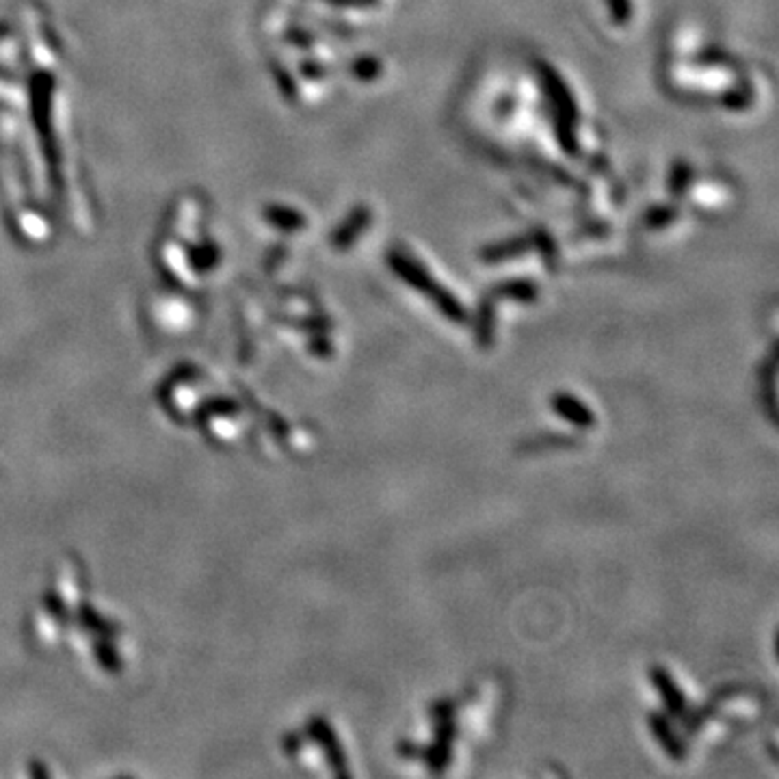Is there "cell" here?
Segmentation results:
<instances>
[{
    "label": "cell",
    "mask_w": 779,
    "mask_h": 779,
    "mask_svg": "<svg viewBox=\"0 0 779 779\" xmlns=\"http://www.w3.org/2000/svg\"><path fill=\"white\" fill-rule=\"evenodd\" d=\"M533 247V238H511L507 243L489 245L481 252V262L485 264H501L507 260H513L522 253H526Z\"/></svg>",
    "instance_id": "52a82bcc"
},
{
    "label": "cell",
    "mask_w": 779,
    "mask_h": 779,
    "mask_svg": "<svg viewBox=\"0 0 779 779\" xmlns=\"http://www.w3.org/2000/svg\"><path fill=\"white\" fill-rule=\"evenodd\" d=\"M533 247H539L543 252V258H546V262L550 264H555V260H557V247H555V243L550 241V237H548L546 232H537L535 237H533Z\"/></svg>",
    "instance_id": "e0dca14e"
},
{
    "label": "cell",
    "mask_w": 779,
    "mask_h": 779,
    "mask_svg": "<svg viewBox=\"0 0 779 779\" xmlns=\"http://www.w3.org/2000/svg\"><path fill=\"white\" fill-rule=\"evenodd\" d=\"M690 178H693V169L689 167V163H684V160H678V163L674 165V169H671V175H669V189H671V193L674 195H684V191L689 189V184H690Z\"/></svg>",
    "instance_id": "4fadbf2b"
},
{
    "label": "cell",
    "mask_w": 779,
    "mask_h": 779,
    "mask_svg": "<svg viewBox=\"0 0 779 779\" xmlns=\"http://www.w3.org/2000/svg\"><path fill=\"white\" fill-rule=\"evenodd\" d=\"M453 708H455V704L448 702V699H444V702H438L435 705H431V714H435L438 719L453 717Z\"/></svg>",
    "instance_id": "ffe728a7"
},
{
    "label": "cell",
    "mask_w": 779,
    "mask_h": 779,
    "mask_svg": "<svg viewBox=\"0 0 779 779\" xmlns=\"http://www.w3.org/2000/svg\"><path fill=\"white\" fill-rule=\"evenodd\" d=\"M315 734H316L318 741H321L323 749H325V752H327V758H330L331 767L336 768L338 775H349V773H347V768H345V756H342V749H340V744H338V741H336L334 732H331V729L327 728V725L323 723V721H316L315 723Z\"/></svg>",
    "instance_id": "8fae6325"
},
{
    "label": "cell",
    "mask_w": 779,
    "mask_h": 779,
    "mask_svg": "<svg viewBox=\"0 0 779 779\" xmlns=\"http://www.w3.org/2000/svg\"><path fill=\"white\" fill-rule=\"evenodd\" d=\"M539 74H541L543 87H546L552 105H557L558 141H561L563 150H565L567 154H576L578 144H576V135H574V124H576L578 111H576L574 96H572L565 82L561 81V76H558L550 66H543V63H539Z\"/></svg>",
    "instance_id": "6da1fadb"
},
{
    "label": "cell",
    "mask_w": 779,
    "mask_h": 779,
    "mask_svg": "<svg viewBox=\"0 0 779 779\" xmlns=\"http://www.w3.org/2000/svg\"><path fill=\"white\" fill-rule=\"evenodd\" d=\"M747 102H749V97L743 96V93H738V91L725 93V96L721 97V105L725 106V109H734V111L744 109V106H747Z\"/></svg>",
    "instance_id": "ac0fdd59"
},
{
    "label": "cell",
    "mask_w": 779,
    "mask_h": 779,
    "mask_svg": "<svg viewBox=\"0 0 779 779\" xmlns=\"http://www.w3.org/2000/svg\"><path fill=\"white\" fill-rule=\"evenodd\" d=\"M399 753H401V756H405V758H416V756H420V749H416L411 743H401L399 744Z\"/></svg>",
    "instance_id": "44dd1931"
},
{
    "label": "cell",
    "mask_w": 779,
    "mask_h": 779,
    "mask_svg": "<svg viewBox=\"0 0 779 779\" xmlns=\"http://www.w3.org/2000/svg\"><path fill=\"white\" fill-rule=\"evenodd\" d=\"M353 74L360 81H375L381 74V63L375 57H362L353 63Z\"/></svg>",
    "instance_id": "5bb4252c"
},
{
    "label": "cell",
    "mask_w": 779,
    "mask_h": 779,
    "mask_svg": "<svg viewBox=\"0 0 779 779\" xmlns=\"http://www.w3.org/2000/svg\"><path fill=\"white\" fill-rule=\"evenodd\" d=\"M650 682L651 687L658 690L660 699H663L665 708H667L671 717H682L687 713V697H684L682 689L678 687V682H675L674 675L667 669L660 667V665H654L650 669Z\"/></svg>",
    "instance_id": "3957f363"
},
{
    "label": "cell",
    "mask_w": 779,
    "mask_h": 779,
    "mask_svg": "<svg viewBox=\"0 0 779 779\" xmlns=\"http://www.w3.org/2000/svg\"><path fill=\"white\" fill-rule=\"evenodd\" d=\"M675 217H678V210H674L671 206H660V208H651L650 213L645 214V223H648V228L651 230L665 228V225H669Z\"/></svg>",
    "instance_id": "9a60e30c"
},
{
    "label": "cell",
    "mask_w": 779,
    "mask_h": 779,
    "mask_svg": "<svg viewBox=\"0 0 779 779\" xmlns=\"http://www.w3.org/2000/svg\"><path fill=\"white\" fill-rule=\"evenodd\" d=\"M494 327H496V312H494V299L487 295L479 303L477 312V345L481 349H489L492 347Z\"/></svg>",
    "instance_id": "9c48e42d"
},
{
    "label": "cell",
    "mask_w": 779,
    "mask_h": 779,
    "mask_svg": "<svg viewBox=\"0 0 779 779\" xmlns=\"http://www.w3.org/2000/svg\"><path fill=\"white\" fill-rule=\"evenodd\" d=\"M427 297L435 303V306H438V310L442 312V315L448 318V321H453V323L468 321V312H465L464 303L459 301V299L455 297L453 292L446 291L444 286H440V284H435L433 291H431Z\"/></svg>",
    "instance_id": "ba28073f"
},
{
    "label": "cell",
    "mask_w": 779,
    "mask_h": 779,
    "mask_svg": "<svg viewBox=\"0 0 779 779\" xmlns=\"http://www.w3.org/2000/svg\"><path fill=\"white\" fill-rule=\"evenodd\" d=\"M450 747H453V744L435 741L433 744H429L425 752H420V756L425 758V764H427V768L431 773H442L444 768L448 767L450 753H453L450 752Z\"/></svg>",
    "instance_id": "7c38bea8"
},
{
    "label": "cell",
    "mask_w": 779,
    "mask_h": 779,
    "mask_svg": "<svg viewBox=\"0 0 779 779\" xmlns=\"http://www.w3.org/2000/svg\"><path fill=\"white\" fill-rule=\"evenodd\" d=\"M388 264H390L392 271L403 279L408 286L414 288V291L425 292V295H429V292L433 291L435 284H438L433 277L429 276V271L423 267V264L408 258L405 253H401V252H390Z\"/></svg>",
    "instance_id": "277c9868"
},
{
    "label": "cell",
    "mask_w": 779,
    "mask_h": 779,
    "mask_svg": "<svg viewBox=\"0 0 779 779\" xmlns=\"http://www.w3.org/2000/svg\"><path fill=\"white\" fill-rule=\"evenodd\" d=\"M550 408L557 416H561L565 423H570L576 429H594L596 414L589 405L582 403L580 399L570 392H557L550 396Z\"/></svg>",
    "instance_id": "7a4b0ae2"
},
{
    "label": "cell",
    "mask_w": 779,
    "mask_h": 779,
    "mask_svg": "<svg viewBox=\"0 0 779 779\" xmlns=\"http://www.w3.org/2000/svg\"><path fill=\"white\" fill-rule=\"evenodd\" d=\"M492 299H509V301L518 303H533L537 301L539 288L535 282L531 279H509V282H501L489 291Z\"/></svg>",
    "instance_id": "8992f818"
},
{
    "label": "cell",
    "mask_w": 779,
    "mask_h": 779,
    "mask_svg": "<svg viewBox=\"0 0 779 779\" xmlns=\"http://www.w3.org/2000/svg\"><path fill=\"white\" fill-rule=\"evenodd\" d=\"M609 7H611V16L612 22L624 27V24L630 22V0H609Z\"/></svg>",
    "instance_id": "2e32d148"
},
{
    "label": "cell",
    "mask_w": 779,
    "mask_h": 779,
    "mask_svg": "<svg viewBox=\"0 0 779 779\" xmlns=\"http://www.w3.org/2000/svg\"><path fill=\"white\" fill-rule=\"evenodd\" d=\"M648 723H650L651 736L658 741L660 747L665 749V753H667L669 758H674V760H682L684 753H687V747H684V743L680 741V736L675 734V729L671 728L667 719L658 713H651L648 717Z\"/></svg>",
    "instance_id": "5b68a950"
},
{
    "label": "cell",
    "mask_w": 779,
    "mask_h": 779,
    "mask_svg": "<svg viewBox=\"0 0 779 779\" xmlns=\"http://www.w3.org/2000/svg\"><path fill=\"white\" fill-rule=\"evenodd\" d=\"M369 222H370V210L366 208V206H360V208H357L355 213L351 214L349 222L342 225L340 232H336V237H334L336 247H340V249L351 247L353 241H355V238L360 237L362 232H364Z\"/></svg>",
    "instance_id": "30bf717a"
},
{
    "label": "cell",
    "mask_w": 779,
    "mask_h": 779,
    "mask_svg": "<svg viewBox=\"0 0 779 779\" xmlns=\"http://www.w3.org/2000/svg\"><path fill=\"white\" fill-rule=\"evenodd\" d=\"M699 63H710V66H717V63H729V57L721 51H704V55L699 57Z\"/></svg>",
    "instance_id": "d6986e66"
}]
</instances>
